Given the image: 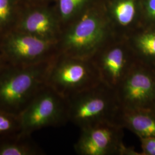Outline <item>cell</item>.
<instances>
[{"instance_id":"obj_1","label":"cell","mask_w":155,"mask_h":155,"mask_svg":"<svg viewBox=\"0 0 155 155\" xmlns=\"http://www.w3.org/2000/svg\"><path fill=\"white\" fill-rule=\"evenodd\" d=\"M55 58L31 65L7 63L0 70V110L20 116L47 85Z\"/></svg>"},{"instance_id":"obj_2","label":"cell","mask_w":155,"mask_h":155,"mask_svg":"<svg viewBox=\"0 0 155 155\" xmlns=\"http://www.w3.org/2000/svg\"><path fill=\"white\" fill-rule=\"evenodd\" d=\"M68 121L80 129L97 124H118L122 107L116 90L102 82L66 98Z\"/></svg>"},{"instance_id":"obj_3","label":"cell","mask_w":155,"mask_h":155,"mask_svg":"<svg viewBox=\"0 0 155 155\" xmlns=\"http://www.w3.org/2000/svg\"><path fill=\"white\" fill-rule=\"evenodd\" d=\"M102 82L92 59L59 54L52 63L47 84L67 98Z\"/></svg>"},{"instance_id":"obj_4","label":"cell","mask_w":155,"mask_h":155,"mask_svg":"<svg viewBox=\"0 0 155 155\" xmlns=\"http://www.w3.org/2000/svg\"><path fill=\"white\" fill-rule=\"evenodd\" d=\"M110 32L105 23L93 15H84L63 29L58 41L59 54L91 59L107 43Z\"/></svg>"},{"instance_id":"obj_5","label":"cell","mask_w":155,"mask_h":155,"mask_svg":"<svg viewBox=\"0 0 155 155\" xmlns=\"http://www.w3.org/2000/svg\"><path fill=\"white\" fill-rule=\"evenodd\" d=\"M19 116L22 133L29 135L44 127L63 125L68 121L66 98L47 84Z\"/></svg>"},{"instance_id":"obj_6","label":"cell","mask_w":155,"mask_h":155,"mask_svg":"<svg viewBox=\"0 0 155 155\" xmlns=\"http://www.w3.org/2000/svg\"><path fill=\"white\" fill-rule=\"evenodd\" d=\"M0 53L8 63L16 65L49 61L59 54L58 42L15 30L1 38Z\"/></svg>"},{"instance_id":"obj_7","label":"cell","mask_w":155,"mask_h":155,"mask_svg":"<svg viewBox=\"0 0 155 155\" xmlns=\"http://www.w3.org/2000/svg\"><path fill=\"white\" fill-rule=\"evenodd\" d=\"M122 109L155 110V70L138 61L116 90Z\"/></svg>"},{"instance_id":"obj_8","label":"cell","mask_w":155,"mask_h":155,"mask_svg":"<svg viewBox=\"0 0 155 155\" xmlns=\"http://www.w3.org/2000/svg\"><path fill=\"white\" fill-rule=\"evenodd\" d=\"M74 144L79 155H121L124 128L116 123L105 122L80 129Z\"/></svg>"},{"instance_id":"obj_9","label":"cell","mask_w":155,"mask_h":155,"mask_svg":"<svg viewBox=\"0 0 155 155\" xmlns=\"http://www.w3.org/2000/svg\"><path fill=\"white\" fill-rule=\"evenodd\" d=\"M107 43L91 59L100 74L101 81L116 90L138 61L129 45Z\"/></svg>"},{"instance_id":"obj_10","label":"cell","mask_w":155,"mask_h":155,"mask_svg":"<svg viewBox=\"0 0 155 155\" xmlns=\"http://www.w3.org/2000/svg\"><path fill=\"white\" fill-rule=\"evenodd\" d=\"M13 30L58 42L62 27L59 19L44 6L23 5Z\"/></svg>"},{"instance_id":"obj_11","label":"cell","mask_w":155,"mask_h":155,"mask_svg":"<svg viewBox=\"0 0 155 155\" xmlns=\"http://www.w3.org/2000/svg\"><path fill=\"white\" fill-rule=\"evenodd\" d=\"M118 124L140 138L155 137V110L122 109Z\"/></svg>"},{"instance_id":"obj_12","label":"cell","mask_w":155,"mask_h":155,"mask_svg":"<svg viewBox=\"0 0 155 155\" xmlns=\"http://www.w3.org/2000/svg\"><path fill=\"white\" fill-rule=\"evenodd\" d=\"M45 152L31 139V135L20 133L0 139V155H41Z\"/></svg>"},{"instance_id":"obj_13","label":"cell","mask_w":155,"mask_h":155,"mask_svg":"<svg viewBox=\"0 0 155 155\" xmlns=\"http://www.w3.org/2000/svg\"><path fill=\"white\" fill-rule=\"evenodd\" d=\"M129 45L137 61L155 67V29L147 30L133 35Z\"/></svg>"},{"instance_id":"obj_14","label":"cell","mask_w":155,"mask_h":155,"mask_svg":"<svg viewBox=\"0 0 155 155\" xmlns=\"http://www.w3.org/2000/svg\"><path fill=\"white\" fill-rule=\"evenodd\" d=\"M22 6L20 0H0V39L14 29Z\"/></svg>"},{"instance_id":"obj_15","label":"cell","mask_w":155,"mask_h":155,"mask_svg":"<svg viewBox=\"0 0 155 155\" xmlns=\"http://www.w3.org/2000/svg\"><path fill=\"white\" fill-rule=\"evenodd\" d=\"M22 133L19 116L0 110V139Z\"/></svg>"},{"instance_id":"obj_16","label":"cell","mask_w":155,"mask_h":155,"mask_svg":"<svg viewBox=\"0 0 155 155\" xmlns=\"http://www.w3.org/2000/svg\"><path fill=\"white\" fill-rule=\"evenodd\" d=\"M118 25L122 28H127L133 22L135 16V5L132 0L119 2L114 9Z\"/></svg>"},{"instance_id":"obj_17","label":"cell","mask_w":155,"mask_h":155,"mask_svg":"<svg viewBox=\"0 0 155 155\" xmlns=\"http://www.w3.org/2000/svg\"><path fill=\"white\" fill-rule=\"evenodd\" d=\"M85 0H58L59 19L61 24H65L74 16Z\"/></svg>"},{"instance_id":"obj_18","label":"cell","mask_w":155,"mask_h":155,"mask_svg":"<svg viewBox=\"0 0 155 155\" xmlns=\"http://www.w3.org/2000/svg\"><path fill=\"white\" fill-rule=\"evenodd\" d=\"M141 147V155H155V137L140 139Z\"/></svg>"},{"instance_id":"obj_19","label":"cell","mask_w":155,"mask_h":155,"mask_svg":"<svg viewBox=\"0 0 155 155\" xmlns=\"http://www.w3.org/2000/svg\"><path fill=\"white\" fill-rule=\"evenodd\" d=\"M24 6L43 5L45 0H20Z\"/></svg>"},{"instance_id":"obj_20","label":"cell","mask_w":155,"mask_h":155,"mask_svg":"<svg viewBox=\"0 0 155 155\" xmlns=\"http://www.w3.org/2000/svg\"><path fill=\"white\" fill-rule=\"evenodd\" d=\"M147 9L150 16L155 19V0H148Z\"/></svg>"},{"instance_id":"obj_21","label":"cell","mask_w":155,"mask_h":155,"mask_svg":"<svg viewBox=\"0 0 155 155\" xmlns=\"http://www.w3.org/2000/svg\"><path fill=\"white\" fill-rule=\"evenodd\" d=\"M8 62L6 61L4 56L1 55V54H0V70Z\"/></svg>"},{"instance_id":"obj_22","label":"cell","mask_w":155,"mask_h":155,"mask_svg":"<svg viewBox=\"0 0 155 155\" xmlns=\"http://www.w3.org/2000/svg\"><path fill=\"white\" fill-rule=\"evenodd\" d=\"M0 46H1V39H0ZM1 54V53H0Z\"/></svg>"},{"instance_id":"obj_23","label":"cell","mask_w":155,"mask_h":155,"mask_svg":"<svg viewBox=\"0 0 155 155\" xmlns=\"http://www.w3.org/2000/svg\"><path fill=\"white\" fill-rule=\"evenodd\" d=\"M154 68V69H155V67H154V68Z\"/></svg>"}]
</instances>
